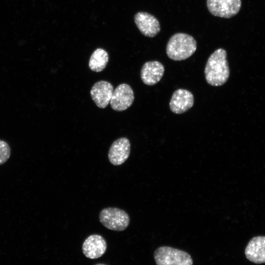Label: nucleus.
<instances>
[{
  "label": "nucleus",
  "instance_id": "nucleus-8",
  "mask_svg": "<svg viewBox=\"0 0 265 265\" xmlns=\"http://www.w3.org/2000/svg\"><path fill=\"white\" fill-rule=\"evenodd\" d=\"M131 151V144L126 137H120L115 140L111 145L108 158L114 165L123 164L129 158Z\"/></svg>",
  "mask_w": 265,
  "mask_h": 265
},
{
  "label": "nucleus",
  "instance_id": "nucleus-4",
  "mask_svg": "<svg viewBox=\"0 0 265 265\" xmlns=\"http://www.w3.org/2000/svg\"><path fill=\"white\" fill-rule=\"evenodd\" d=\"M99 220L105 227L115 231H124L130 221L129 215L125 211L113 207L103 209L99 214Z\"/></svg>",
  "mask_w": 265,
  "mask_h": 265
},
{
  "label": "nucleus",
  "instance_id": "nucleus-14",
  "mask_svg": "<svg viewBox=\"0 0 265 265\" xmlns=\"http://www.w3.org/2000/svg\"><path fill=\"white\" fill-rule=\"evenodd\" d=\"M108 59L107 52L103 49L98 48L93 52L90 57L89 68L94 72H101L106 68Z\"/></svg>",
  "mask_w": 265,
  "mask_h": 265
},
{
  "label": "nucleus",
  "instance_id": "nucleus-2",
  "mask_svg": "<svg viewBox=\"0 0 265 265\" xmlns=\"http://www.w3.org/2000/svg\"><path fill=\"white\" fill-rule=\"evenodd\" d=\"M197 43L191 35L177 33L169 39L166 46V53L169 58L175 61L185 60L196 51Z\"/></svg>",
  "mask_w": 265,
  "mask_h": 265
},
{
  "label": "nucleus",
  "instance_id": "nucleus-13",
  "mask_svg": "<svg viewBox=\"0 0 265 265\" xmlns=\"http://www.w3.org/2000/svg\"><path fill=\"white\" fill-rule=\"evenodd\" d=\"M247 259L255 264L265 263V236H257L252 238L245 249Z\"/></svg>",
  "mask_w": 265,
  "mask_h": 265
},
{
  "label": "nucleus",
  "instance_id": "nucleus-1",
  "mask_svg": "<svg viewBox=\"0 0 265 265\" xmlns=\"http://www.w3.org/2000/svg\"><path fill=\"white\" fill-rule=\"evenodd\" d=\"M204 73L207 82L212 86H221L228 80L230 69L225 50L219 48L211 54L206 63Z\"/></svg>",
  "mask_w": 265,
  "mask_h": 265
},
{
  "label": "nucleus",
  "instance_id": "nucleus-12",
  "mask_svg": "<svg viewBox=\"0 0 265 265\" xmlns=\"http://www.w3.org/2000/svg\"><path fill=\"white\" fill-rule=\"evenodd\" d=\"M164 73L163 64L158 61L145 62L142 67L140 77L143 83L148 85H154L162 79Z\"/></svg>",
  "mask_w": 265,
  "mask_h": 265
},
{
  "label": "nucleus",
  "instance_id": "nucleus-11",
  "mask_svg": "<svg viewBox=\"0 0 265 265\" xmlns=\"http://www.w3.org/2000/svg\"><path fill=\"white\" fill-rule=\"evenodd\" d=\"M114 89L112 85L105 80L96 82L90 90V95L97 106L106 107L110 102Z\"/></svg>",
  "mask_w": 265,
  "mask_h": 265
},
{
  "label": "nucleus",
  "instance_id": "nucleus-15",
  "mask_svg": "<svg viewBox=\"0 0 265 265\" xmlns=\"http://www.w3.org/2000/svg\"><path fill=\"white\" fill-rule=\"evenodd\" d=\"M11 154L10 146L7 142L0 140V165L5 163Z\"/></svg>",
  "mask_w": 265,
  "mask_h": 265
},
{
  "label": "nucleus",
  "instance_id": "nucleus-3",
  "mask_svg": "<svg viewBox=\"0 0 265 265\" xmlns=\"http://www.w3.org/2000/svg\"><path fill=\"white\" fill-rule=\"evenodd\" d=\"M157 265H192L193 261L185 251L169 246H161L154 253Z\"/></svg>",
  "mask_w": 265,
  "mask_h": 265
},
{
  "label": "nucleus",
  "instance_id": "nucleus-10",
  "mask_svg": "<svg viewBox=\"0 0 265 265\" xmlns=\"http://www.w3.org/2000/svg\"><path fill=\"white\" fill-rule=\"evenodd\" d=\"M106 247L105 238L101 235L93 234L85 239L82 244V250L85 257L90 259H95L105 254Z\"/></svg>",
  "mask_w": 265,
  "mask_h": 265
},
{
  "label": "nucleus",
  "instance_id": "nucleus-9",
  "mask_svg": "<svg viewBox=\"0 0 265 265\" xmlns=\"http://www.w3.org/2000/svg\"><path fill=\"white\" fill-rule=\"evenodd\" d=\"M194 104V97L189 91L178 89L173 93L169 103L172 112L182 114L191 108Z\"/></svg>",
  "mask_w": 265,
  "mask_h": 265
},
{
  "label": "nucleus",
  "instance_id": "nucleus-16",
  "mask_svg": "<svg viewBox=\"0 0 265 265\" xmlns=\"http://www.w3.org/2000/svg\"><path fill=\"white\" fill-rule=\"evenodd\" d=\"M95 265H107L104 264H96Z\"/></svg>",
  "mask_w": 265,
  "mask_h": 265
},
{
  "label": "nucleus",
  "instance_id": "nucleus-6",
  "mask_svg": "<svg viewBox=\"0 0 265 265\" xmlns=\"http://www.w3.org/2000/svg\"><path fill=\"white\" fill-rule=\"evenodd\" d=\"M134 99V93L132 87L128 84L122 83L113 91L110 104L114 110L122 111L131 106Z\"/></svg>",
  "mask_w": 265,
  "mask_h": 265
},
{
  "label": "nucleus",
  "instance_id": "nucleus-7",
  "mask_svg": "<svg viewBox=\"0 0 265 265\" xmlns=\"http://www.w3.org/2000/svg\"><path fill=\"white\" fill-rule=\"evenodd\" d=\"M134 20L138 29L145 36L154 37L160 31V26L159 21L148 13H137L134 17Z\"/></svg>",
  "mask_w": 265,
  "mask_h": 265
},
{
  "label": "nucleus",
  "instance_id": "nucleus-5",
  "mask_svg": "<svg viewBox=\"0 0 265 265\" xmlns=\"http://www.w3.org/2000/svg\"><path fill=\"white\" fill-rule=\"evenodd\" d=\"M241 0H207L209 12L213 15L224 18H230L238 13Z\"/></svg>",
  "mask_w": 265,
  "mask_h": 265
}]
</instances>
